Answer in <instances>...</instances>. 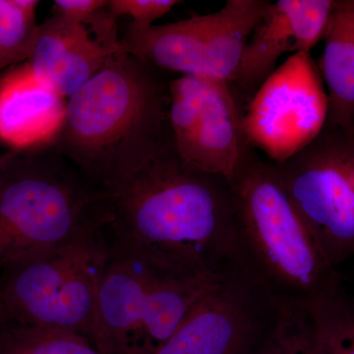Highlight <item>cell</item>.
Wrapping results in <instances>:
<instances>
[{
    "label": "cell",
    "instance_id": "cell-1",
    "mask_svg": "<svg viewBox=\"0 0 354 354\" xmlns=\"http://www.w3.org/2000/svg\"><path fill=\"white\" fill-rule=\"evenodd\" d=\"M109 241L169 271L221 278L234 265V204L227 178L165 149L104 192Z\"/></svg>",
    "mask_w": 354,
    "mask_h": 354
},
{
    "label": "cell",
    "instance_id": "cell-2",
    "mask_svg": "<svg viewBox=\"0 0 354 354\" xmlns=\"http://www.w3.org/2000/svg\"><path fill=\"white\" fill-rule=\"evenodd\" d=\"M121 48L67 99L53 145L102 191H108L174 145L169 80Z\"/></svg>",
    "mask_w": 354,
    "mask_h": 354
},
{
    "label": "cell",
    "instance_id": "cell-3",
    "mask_svg": "<svg viewBox=\"0 0 354 354\" xmlns=\"http://www.w3.org/2000/svg\"><path fill=\"white\" fill-rule=\"evenodd\" d=\"M227 181L236 263L279 304L305 308L344 288L339 272L286 194L271 162L252 148Z\"/></svg>",
    "mask_w": 354,
    "mask_h": 354
},
{
    "label": "cell",
    "instance_id": "cell-4",
    "mask_svg": "<svg viewBox=\"0 0 354 354\" xmlns=\"http://www.w3.org/2000/svg\"><path fill=\"white\" fill-rule=\"evenodd\" d=\"M0 172V271L64 243L102 218L104 191L53 144L9 151Z\"/></svg>",
    "mask_w": 354,
    "mask_h": 354
},
{
    "label": "cell",
    "instance_id": "cell-5",
    "mask_svg": "<svg viewBox=\"0 0 354 354\" xmlns=\"http://www.w3.org/2000/svg\"><path fill=\"white\" fill-rule=\"evenodd\" d=\"M104 216L50 250L2 271L7 321L85 335L95 346L109 241Z\"/></svg>",
    "mask_w": 354,
    "mask_h": 354
},
{
    "label": "cell",
    "instance_id": "cell-6",
    "mask_svg": "<svg viewBox=\"0 0 354 354\" xmlns=\"http://www.w3.org/2000/svg\"><path fill=\"white\" fill-rule=\"evenodd\" d=\"M223 277L169 271L109 241L95 346L102 354H156Z\"/></svg>",
    "mask_w": 354,
    "mask_h": 354
},
{
    "label": "cell",
    "instance_id": "cell-7",
    "mask_svg": "<svg viewBox=\"0 0 354 354\" xmlns=\"http://www.w3.org/2000/svg\"><path fill=\"white\" fill-rule=\"evenodd\" d=\"M274 167L330 264L354 257V132L326 124L301 152Z\"/></svg>",
    "mask_w": 354,
    "mask_h": 354
},
{
    "label": "cell",
    "instance_id": "cell-8",
    "mask_svg": "<svg viewBox=\"0 0 354 354\" xmlns=\"http://www.w3.org/2000/svg\"><path fill=\"white\" fill-rule=\"evenodd\" d=\"M246 104L232 83L180 75L169 85L174 151L198 171L227 178L253 148L244 132Z\"/></svg>",
    "mask_w": 354,
    "mask_h": 354
},
{
    "label": "cell",
    "instance_id": "cell-9",
    "mask_svg": "<svg viewBox=\"0 0 354 354\" xmlns=\"http://www.w3.org/2000/svg\"><path fill=\"white\" fill-rule=\"evenodd\" d=\"M283 308L235 263L156 354H259Z\"/></svg>",
    "mask_w": 354,
    "mask_h": 354
},
{
    "label": "cell",
    "instance_id": "cell-10",
    "mask_svg": "<svg viewBox=\"0 0 354 354\" xmlns=\"http://www.w3.org/2000/svg\"><path fill=\"white\" fill-rule=\"evenodd\" d=\"M328 94L310 53H292L261 85L247 104L244 132L274 165L301 152L322 132Z\"/></svg>",
    "mask_w": 354,
    "mask_h": 354
},
{
    "label": "cell",
    "instance_id": "cell-11",
    "mask_svg": "<svg viewBox=\"0 0 354 354\" xmlns=\"http://www.w3.org/2000/svg\"><path fill=\"white\" fill-rule=\"evenodd\" d=\"M116 20L106 7L86 23L53 15L39 25L26 62L39 80L68 99L121 50Z\"/></svg>",
    "mask_w": 354,
    "mask_h": 354
},
{
    "label": "cell",
    "instance_id": "cell-12",
    "mask_svg": "<svg viewBox=\"0 0 354 354\" xmlns=\"http://www.w3.org/2000/svg\"><path fill=\"white\" fill-rule=\"evenodd\" d=\"M67 99L32 73L27 62L0 77V143L22 151L50 145L62 129Z\"/></svg>",
    "mask_w": 354,
    "mask_h": 354
},
{
    "label": "cell",
    "instance_id": "cell-13",
    "mask_svg": "<svg viewBox=\"0 0 354 354\" xmlns=\"http://www.w3.org/2000/svg\"><path fill=\"white\" fill-rule=\"evenodd\" d=\"M212 23L213 13L145 29L130 23L120 38L121 48L167 73L205 77Z\"/></svg>",
    "mask_w": 354,
    "mask_h": 354
},
{
    "label": "cell",
    "instance_id": "cell-14",
    "mask_svg": "<svg viewBox=\"0 0 354 354\" xmlns=\"http://www.w3.org/2000/svg\"><path fill=\"white\" fill-rule=\"evenodd\" d=\"M320 71L327 86L326 124L354 132V0H335Z\"/></svg>",
    "mask_w": 354,
    "mask_h": 354
},
{
    "label": "cell",
    "instance_id": "cell-15",
    "mask_svg": "<svg viewBox=\"0 0 354 354\" xmlns=\"http://www.w3.org/2000/svg\"><path fill=\"white\" fill-rule=\"evenodd\" d=\"M271 3L269 0H227L213 13L205 51V77L232 82L247 41Z\"/></svg>",
    "mask_w": 354,
    "mask_h": 354
},
{
    "label": "cell",
    "instance_id": "cell-16",
    "mask_svg": "<svg viewBox=\"0 0 354 354\" xmlns=\"http://www.w3.org/2000/svg\"><path fill=\"white\" fill-rule=\"evenodd\" d=\"M286 53H295V36L281 0H279L272 2L264 17L254 28L232 82L246 106Z\"/></svg>",
    "mask_w": 354,
    "mask_h": 354
},
{
    "label": "cell",
    "instance_id": "cell-17",
    "mask_svg": "<svg viewBox=\"0 0 354 354\" xmlns=\"http://www.w3.org/2000/svg\"><path fill=\"white\" fill-rule=\"evenodd\" d=\"M304 309L311 318L317 354H354V297L344 288Z\"/></svg>",
    "mask_w": 354,
    "mask_h": 354
},
{
    "label": "cell",
    "instance_id": "cell-18",
    "mask_svg": "<svg viewBox=\"0 0 354 354\" xmlns=\"http://www.w3.org/2000/svg\"><path fill=\"white\" fill-rule=\"evenodd\" d=\"M0 354H102L85 335L6 321L0 327Z\"/></svg>",
    "mask_w": 354,
    "mask_h": 354
},
{
    "label": "cell",
    "instance_id": "cell-19",
    "mask_svg": "<svg viewBox=\"0 0 354 354\" xmlns=\"http://www.w3.org/2000/svg\"><path fill=\"white\" fill-rule=\"evenodd\" d=\"M37 0H0V71L27 62L39 25Z\"/></svg>",
    "mask_w": 354,
    "mask_h": 354
},
{
    "label": "cell",
    "instance_id": "cell-20",
    "mask_svg": "<svg viewBox=\"0 0 354 354\" xmlns=\"http://www.w3.org/2000/svg\"><path fill=\"white\" fill-rule=\"evenodd\" d=\"M295 36V53H310L324 39L335 0H281Z\"/></svg>",
    "mask_w": 354,
    "mask_h": 354
},
{
    "label": "cell",
    "instance_id": "cell-21",
    "mask_svg": "<svg viewBox=\"0 0 354 354\" xmlns=\"http://www.w3.org/2000/svg\"><path fill=\"white\" fill-rule=\"evenodd\" d=\"M259 354H317L308 311L285 307Z\"/></svg>",
    "mask_w": 354,
    "mask_h": 354
},
{
    "label": "cell",
    "instance_id": "cell-22",
    "mask_svg": "<svg viewBox=\"0 0 354 354\" xmlns=\"http://www.w3.org/2000/svg\"><path fill=\"white\" fill-rule=\"evenodd\" d=\"M180 4L176 0H109V12L115 19L121 16H130L133 24L145 29L151 27L156 20L167 15L169 11Z\"/></svg>",
    "mask_w": 354,
    "mask_h": 354
},
{
    "label": "cell",
    "instance_id": "cell-23",
    "mask_svg": "<svg viewBox=\"0 0 354 354\" xmlns=\"http://www.w3.org/2000/svg\"><path fill=\"white\" fill-rule=\"evenodd\" d=\"M106 0H55L53 15L86 23L108 6Z\"/></svg>",
    "mask_w": 354,
    "mask_h": 354
},
{
    "label": "cell",
    "instance_id": "cell-24",
    "mask_svg": "<svg viewBox=\"0 0 354 354\" xmlns=\"http://www.w3.org/2000/svg\"><path fill=\"white\" fill-rule=\"evenodd\" d=\"M7 321L6 310L3 308L1 301H0V327Z\"/></svg>",
    "mask_w": 354,
    "mask_h": 354
},
{
    "label": "cell",
    "instance_id": "cell-25",
    "mask_svg": "<svg viewBox=\"0 0 354 354\" xmlns=\"http://www.w3.org/2000/svg\"><path fill=\"white\" fill-rule=\"evenodd\" d=\"M8 152L3 153V155H0V172H1L4 165H6L7 160H8Z\"/></svg>",
    "mask_w": 354,
    "mask_h": 354
}]
</instances>
